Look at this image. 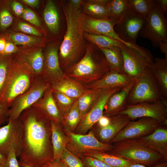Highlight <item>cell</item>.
<instances>
[{
  "mask_svg": "<svg viewBox=\"0 0 167 167\" xmlns=\"http://www.w3.org/2000/svg\"><path fill=\"white\" fill-rule=\"evenodd\" d=\"M42 46L21 49L13 55L19 62L28 68L36 77L41 75L44 65V51Z\"/></svg>",
  "mask_w": 167,
  "mask_h": 167,
  "instance_id": "obj_17",
  "label": "cell"
},
{
  "mask_svg": "<svg viewBox=\"0 0 167 167\" xmlns=\"http://www.w3.org/2000/svg\"><path fill=\"white\" fill-rule=\"evenodd\" d=\"M82 7L83 12L89 16L96 19L109 20L107 6L84 0Z\"/></svg>",
  "mask_w": 167,
  "mask_h": 167,
  "instance_id": "obj_34",
  "label": "cell"
},
{
  "mask_svg": "<svg viewBox=\"0 0 167 167\" xmlns=\"http://www.w3.org/2000/svg\"><path fill=\"white\" fill-rule=\"evenodd\" d=\"M164 99L150 67L136 80L131 91L126 105L144 102H154Z\"/></svg>",
  "mask_w": 167,
  "mask_h": 167,
  "instance_id": "obj_6",
  "label": "cell"
},
{
  "mask_svg": "<svg viewBox=\"0 0 167 167\" xmlns=\"http://www.w3.org/2000/svg\"><path fill=\"white\" fill-rule=\"evenodd\" d=\"M134 80H135L132 79L124 73L110 70L100 79L85 85V86L87 88L90 89L122 88Z\"/></svg>",
  "mask_w": 167,
  "mask_h": 167,
  "instance_id": "obj_21",
  "label": "cell"
},
{
  "mask_svg": "<svg viewBox=\"0 0 167 167\" xmlns=\"http://www.w3.org/2000/svg\"><path fill=\"white\" fill-rule=\"evenodd\" d=\"M50 85L41 75L37 77L30 88L13 100L9 109L8 119L12 120H18L24 110L32 106L42 97Z\"/></svg>",
  "mask_w": 167,
  "mask_h": 167,
  "instance_id": "obj_9",
  "label": "cell"
},
{
  "mask_svg": "<svg viewBox=\"0 0 167 167\" xmlns=\"http://www.w3.org/2000/svg\"><path fill=\"white\" fill-rule=\"evenodd\" d=\"M19 162L21 167H37L20 161Z\"/></svg>",
  "mask_w": 167,
  "mask_h": 167,
  "instance_id": "obj_57",
  "label": "cell"
},
{
  "mask_svg": "<svg viewBox=\"0 0 167 167\" xmlns=\"http://www.w3.org/2000/svg\"><path fill=\"white\" fill-rule=\"evenodd\" d=\"M146 18L136 13L128 6L115 25L114 29L119 38L128 43H136Z\"/></svg>",
  "mask_w": 167,
  "mask_h": 167,
  "instance_id": "obj_11",
  "label": "cell"
},
{
  "mask_svg": "<svg viewBox=\"0 0 167 167\" xmlns=\"http://www.w3.org/2000/svg\"><path fill=\"white\" fill-rule=\"evenodd\" d=\"M84 167H112L94 157L84 156L81 159Z\"/></svg>",
  "mask_w": 167,
  "mask_h": 167,
  "instance_id": "obj_42",
  "label": "cell"
},
{
  "mask_svg": "<svg viewBox=\"0 0 167 167\" xmlns=\"http://www.w3.org/2000/svg\"><path fill=\"white\" fill-rule=\"evenodd\" d=\"M52 91L54 101L62 115L71 108L77 99L71 98L58 91Z\"/></svg>",
  "mask_w": 167,
  "mask_h": 167,
  "instance_id": "obj_37",
  "label": "cell"
},
{
  "mask_svg": "<svg viewBox=\"0 0 167 167\" xmlns=\"http://www.w3.org/2000/svg\"><path fill=\"white\" fill-rule=\"evenodd\" d=\"M59 46L56 43L50 44L44 51L43 67L41 75L50 84L58 80L64 74L59 62Z\"/></svg>",
  "mask_w": 167,
  "mask_h": 167,
  "instance_id": "obj_16",
  "label": "cell"
},
{
  "mask_svg": "<svg viewBox=\"0 0 167 167\" xmlns=\"http://www.w3.org/2000/svg\"></svg>",
  "mask_w": 167,
  "mask_h": 167,
  "instance_id": "obj_60",
  "label": "cell"
},
{
  "mask_svg": "<svg viewBox=\"0 0 167 167\" xmlns=\"http://www.w3.org/2000/svg\"><path fill=\"white\" fill-rule=\"evenodd\" d=\"M101 90L92 89L77 99L78 107L81 118L89 111L94 104L99 96Z\"/></svg>",
  "mask_w": 167,
  "mask_h": 167,
  "instance_id": "obj_32",
  "label": "cell"
},
{
  "mask_svg": "<svg viewBox=\"0 0 167 167\" xmlns=\"http://www.w3.org/2000/svg\"><path fill=\"white\" fill-rule=\"evenodd\" d=\"M0 167H3V165L0 164Z\"/></svg>",
  "mask_w": 167,
  "mask_h": 167,
  "instance_id": "obj_59",
  "label": "cell"
},
{
  "mask_svg": "<svg viewBox=\"0 0 167 167\" xmlns=\"http://www.w3.org/2000/svg\"><path fill=\"white\" fill-rule=\"evenodd\" d=\"M62 129L68 138L66 148L81 159L84 153L87 151L96 150L109 152L112 148V144L104 143L100 141L91 130L88 133L84 135L76 134Z\"/></svg>",
  "mask_w": 167,
  "mask_h": 167,
  "instance_id": "obj_8",
  "label": "cell"
},
{
  "mask_svg": "<svg viewBox=\"0 0 167 167\" xmlns=\"http://www.w3.org/2000/svg\"><path fill=\"white\" fill-rule=\"evenodd\" d=\"M53 160L59 161L68 143L67 136L61 125L51 122Z\"/></svg>",
  "mask_w": 167,
  "mask_h": 167,
  "instance_id": "obj_25",
  "label": "cell"
},
{
  "mask_svg": "<svg viewBox=\"0 0 167 167\" xmlns=\"http://www.w3.org/2000/svg\"><path fill=\"white\" fill-rule=\"evenodd\" d=\"M23 18L31 24L37 27L41 26V23L35 13L29 8L24 9L22 15Z\"/></svg>",
  "mask_w": 167,
  "mask_h": 167,
  "instance_id": "obj_43",
  "label": "cell"
},
{
  "mask_svg": "<svg viewBox=\"0 0 167 167\" xmlns=\"http://www.w3.org/2000/svg\"><path fill=\"white\" fill-rule=\"evenodd\" d=\"M53 90L61 92L72 98L77 99L92 89L87 88L85 85L66 75L50 84Z\"/></svg>",
  "mask_w": 167,
  "mask_h": 167,
  "instance_id": "obj_19",
  "label": "cell"
},
{
  "mask_svg": "<svg viewBox=\"0 0 167 167\" xmlns=\"http://www.w3.org/2000/svg\"><path fill=\"white\" fill-rule=\"evenodd\" d=\"M128 6L126 0H109L107 6L108 19L118 21Z\"/></svg>",
  "mask_w": 167,
  "mask_h": 167,
  "instance_id": "obj_35",
  "label": "cell"
},
{
  "mask_svg": "<svg viewBox=\"0 0 167 167\" xmlns=\"http://www.w3.org/2000/svg\"><path fill=\"white\" fill-rule=\"evenodd\" d=\"M22 1L32 7H37L39 3V1L38 0H23Z\"/></svg>",
  "mask_w": 167,
  "mask_h": 167,
  "instance_id": "obj_53",
  "label": "cell"
},
{
  "mask_svg": "<svg viewBox=\"0 0 167 167\" xmlns=\"http://www.w3.org/2000/svg\"><path fill=\"white\" fill-rule=\"evenodd\" d=\"M150 68L163 97L167 99V59L159 57L155 58Z\"/></svg>",
  "mask_w": 167,
  "mask_h": 167,
  "instance_id": "obj_26",
  "label": "cell"
},
{
  "mask_svg": "<svg viewBox=\"0 0 167 167\" xmlns=\"http://www.w3.org/2000/svg\"><path fill=\"white\" fill-rule=\"evenodd\" d=\"M8 111L9 109L0 103V125L5 123L8 118Z\"/></svg>",
  "mask_w": 167,
  "mask_h": 167,
  "instance_id": "obj_47",
  "label": "cell"
},
{
  "mask_svg": "<svg viewBox=\"0 0 167 167\" xmlns=\"http://www.w3.org/2000/svg\"><path fill=\"white\" fill-rule=\"evenodd\" d=\"M40 167H64L59 161L53 159L45 164Z\"/></svg>",
  "mask_w": 167,
  "mask_h": 167,
  "instance_id": "obj_51",
  "label": "cell"
},
{
  "mask_svg": "<svg viewBox=\"0 0 167 167\" xmlns=\"http://www.w3.org/2000/svg\"><path fill=\"white\" fill-rule=\"evenodd\" d=\"M78 21L84 32L105 36L118 40L125 45L128 44L122 41L115 31L114 27L118 21L96 19L81 12L76 11Z\"/></svg>",
  "mask_w": 167,
  "mask_h": 167,
  "instance_id": "obj_12",
  "label": "cell"
},
{
  "mask_svg": "<svg viewBox=\"0 0 167 167\" xmlns=\"http://www.w3.org/2000/svg\"><path fill=\"white\" fill-rule=\"evenodd\" d=\"M32 106L39 109L51 122L61 125L62 115L54 101L50 85L42 97Z\"/></svg>",
  "mask_w": 167,
  "mask_h": 167,
  "instance_id": "obj_22",
  "label": "cell"
},
{
  "mask_svg": "<svg viewBox=\"0 0 167 167\" xmlns=\"http://www.w3.org/2000/svg\"><path fill=\"white\" fill-rule=\"evenodd\" d=\"M11 7L13 11L17 15H22L24 9L21 3L17 1H14L11 4Z\"/></svg>",
  "mask_w": 167,
  "mask_h": 167,
  "instance_id": "obj_46",
  "label": "cell"
},
{
  "mask_svg": "<svg viewBox=\"0 0 167 167\" xmlns=\"http://www.w3.org/2000/svg\"><path fill=\"white\" fill-rule=\"evenodd\" d=\"M110 121V117L103 115L94 125L100 127H105L109 125Z\"/></svg>",
  "mask_w": 167,
  "mask_h": 167,
  "instance_id": "obj_48",
  "label": "cell"
},
{
  "mask_svg": "<svg viewBox=\"0 0 167 167\" xmlns=\"http://www.w3.org/2000/svg\"><path fill=\"white\" fill-rule=\"evenodd\" d=\"M13 58V55L0 54V96Z\"/></svg>",
  "mask_w": 167,
  "mask_h": 167,
  "instance_id": "obj_38",
  "label": "cell"
},
{
  "mask_svg": "<svg viewBox=\"0 0 167 167\" xmlns=\"http://www.w3.org/2000/svg\"><path fill=\"white\" fill-rule=\"evenodd\" d=\"M129 167H167V163L166 161H164L151 167H147L139 164H133Z\"/></svg>",
  "mask_w": 167,
  "mask_h": 167,
  "instance_id": "obj_52",
  "label": "cell"
},
{
  "mask_svg": "<svg viewBox=\"0 0 167 167\" xmlns=\"http://www.w3.org/2000/svg\"><path fill=\"white\" fill-rule=\"evenodd\" d=\"M83 1L82 0H70L67 2L75 10L77 11L82 7Z\"/></svg>",
  "mask_w": 167,
  "mask_h": 167,
  "instance_id": "obj_50",
  "label": "cell"
},
{
  "mask_svg": "<svg viewBox=\"0 0 167 167\" xmlns=\"http://www.w3.org/2000/svg\"><path fill=\"white\" fill-rule=\"evenodd\" d=\"M63 9L66 22V30L60 45L58 58L62 70L79 61L84 55L86 44L83 33L79 25L76 11L67 2Z\"/></svg>",
  "mask_w": 167,
  "mask_h": 167,
  "instance_id": "obj_2",
  "label": "cell"
},
{
  "mask_svg": "<svg viewBox=\"0 0 167 167\" xmlns=\"http://www.w3.org/2000/svg\"><path fill=\"white\" fill-rule=\"evenodd\" d=\"M87 1L101 5L104 6H107L109 0H87Z\"/></svg>",
  "mask_w": 167,
  "mask_h": 167,
  "instance_id": "obj_56",
  "label": "cell"
},
{
  "mask_svg": "<svg viewBox=\"0 0 167 167\" xmlns=\"http://www.w3.org/2000/svg\"><path fill=\"white\" fill-rule=\"evenodd\" d=\"M154 1L155 5L146 18L139 36L149 40L153 46L157 47L161 42L167 43V20Z\"/></svg>",
  "mask_w": 167,
  "mask_h": 167,
  "instance_id": "obj_7",
  "label": "cell"
},
{
  "mask_svg": "<svg viewBox=\"0 0 167 167\" xmlns=\"http://www.w3.org/2000/svg\"><path fill=\"white\" fill-rule=\"evenodd\" d=\"M120 48L124 73L133 79L138 80L151 64L135 49L125 45Z\"/></svg>",
  "mask_w": 167,
  "mask_h": 167,
  "instance_id": "obj_15",
  "label": "cell"
},
{
  "mask_svg": "<svg viewBox=\"0 0 167 167\" xmlns=\"http://www.w3.org/2000/svg\"><path fill=\"white\" fill-rule=\"evenodd\" d=\"M20 50L13 42L6 40L5 46L2 55H14Z\"/></svg>",
  "mask_w": 167,
  "mask_h": 167,
  "instance_id": "obj_45",
  "label": "cell"
},
{
  "mask_svg": "<svg viewBox=\"0 0 167 167\" xmlns=\"http://www.w3.org/2000/svg\"><path fill=\"white\" fill-rule=\"evenodd\" d=\"M129 6L137 14L146 18L155 5L154 0H126Z\"/></svg>",
  "mask_w": 167,
  "mask_h": 167,
  "instance_id": "obj_36",
  "label": "cell"
},
{
  "mask_svg": "<svg viewBox=\"0 0 167 167\" xmlns=\"http://www.w3.org/2000/svg\"><path fill=\"white\" fill-rule=\"evenodd\" d=\"M99 48L103 54L110 70L124 73L121 48L118 47L108 48Z\"/></svg>",
  "mask_w": 167,
  "mask_h": 167,
  "instance_id": "obj_29",
  "label": "cell"
},
{
  "mask_svg": "<svg viewBox=\"0 0 167 167\" xmlns=\"http://www.w3.org/2000/svg\"><path fill=\"white\" fill-rule=\"evenodd\" d=\"M138 139L146 146L158 152L166 161L167 129L166 128L161 126L149 134Z\"/></svg>",
  "mask_w": 167,
  "mask_h": 167,
  "instance_id": "obj_23",
  "label": "cell"
},
{
  "mask_svg": "<svg viewBox=\"0 0 167 167\" xmlns=\"http://www.w3.org/2000/svg\"><path fill=\"white\" fill-rule=\"evenodd\" d=\"M36 77L28 68L13 58L0 96V103L9 109L14 99L29 89Z\"/></svg>",
  "mask_w": 167,
  "mask_h": 167,
  "instance_id": "obj_4",
  "label": "cell"
},
{
  "mask_svg": "<svg viewBox=\"0 0 167 167\" xmlns=\"http://www.w3.org/2000/svg\"><path fill=\"white\" fill-rule=\"evenodd\" d=\"M83 36L85 39L99 48H108L118 47L121 48L125 45L118 40L103 35L84 32Z\"/></svg>",
  "mask_w": 167,
  "mask_h": 167,
  "instance_id": "obj_33",
  "label": "cell"
},
{
  "mask_svg": "<svg viewBox=\"0 0 167 167\" xmlns=\"http://www.w3.org/2000/svg\"><path fill=\"white\" fill-rule=\"evenodd\" d=\"M6 159V157L0 152V164L3 165Z\"/></svg>",
  "mask_w": 167,
  "mask_h": 167,
  "instance_id": "obj_58",
  "label": "cell"
},
{
  "mask_svg": "<svg viewBox=\"0 0 167 167\" xmlns=\"http://www.w3.org/2000/svg\"><path fill=\"white\" fill-rule=\"evenodd\" d=\"M19 30L25 33L34 36L44 37V34L34 27L24 22H20L17 24Z\"/></svg>",
  "mask_w": 167,
  "mask_h": 167,
  "instance_id": "obj_41",
  "label": "cell"
},
{
  "mask_svg": "<svg viewBox=\"0 0 167 167\" xmlns=\"http://www.w3.org/2000/svg\"><path fill=\"white\" fill-rule=\"evenodd\" d=\"M118 114L126 115L131 120L138 118H151L166 125L167 99L154 102L126 105Z\"/></svg>",
  "mask_w": 167,
  "mask_h": 167,
  "instance_id": "obj_10",
  "label": "cell"
},
{
  "mask_svg": "<svg viewBox=\"0 0 167 167\" xmlns=\"http://www.w3.org/2000/svg\"><path fill=\"white\" fill-rule=\"evenodd\" d=\"M83 156L94 157L112 167H129L131 165L134 164L129 160L108 152L96 150L87 151L84 153Z\"/></svg>",
  "mask_w": 167,
  "mask_h": 167,
  "instance_id": "obj_28",
  "label": "cell"
},
{
  "mask_svg": "<svg viewBox=\"0 0 167 167\" xmlns=\"http://www.w3.org/2000/svg\"><path fill=\"white\" fill-rule=\"evenodd\" d=\"M6 40V38L0 35V54L2 55L4 49Z\"/></svg>",
  "mask_w": 167,
  "mask_h": 167,
  "instance_id": "obj_55",
  "label": "cell"
},
{
  "mask_svg": "<svg viewBox=\"0 0 167 167\" xmlns=\"http://www.w3.org/2000/svg\"><path fill=\"white\" fill-rule=\"evenodd\" d=\"M121 88L101 89L97 100L89 111L82 118L74 133L84 135L88 133L103 115L105 105L109 97Z\"/></svg>",
  "mask_w": 167,
  "mask_h": 167,
  "instance_id": "obj_14",
  "label": "cell"
},
{
  "mask_svg": "<svg viewBox=\"0 0 167 167\" xmlns=\"http://www.w3.org/2000/svg\"><path fill=\"white\" fill-rule=\"evenodd\" d=\"M4 3L0 2V30L3 32L12 24L13 17Z\"/></svg>",
  "mask_w": 167,
  "mask_h": 167,
  "instance_id": "obj_40",
  "label": "cell"
},
{
  "mask_svg": "<svg viewBox=\"0 0 167 167\" xmlns=\"http://www.w3.org/2000/svg\"><path fill=\"white\" fill-rule=\"evenodd\" d=\"M17 156L15 149L12 148L6 156L3 167H21Z\"/></svg>",
  "mask_w": 167,
  "mask_h": 167,
  "instance_id": "obj_44",
  "label": "cell"
},
{
  "mask_svg": "<svg viewBox=\"0 0 167 167\" xmlns=\"http://www.w3.org/2000/svg\"><path fill=\"white\" fill-rule=\"evenodd\" d=\"M43 17L45 23L49 30L54 34L58 33L60 29L59 13L54 2H47L44 10Z\"/></svg>",
  "mask_w": 167,
  "mask_h": 167,
  "instance_id": "obj_30",
  "label": "cell"
},
{
  "mask_svg": "<svg viewBox=\"0 0 167 167\" xmlns=\"http://www.w3.org/2000/svg\"><path fill=\"white\" fill-rule=\"evenodd\" d=\"M136 81H133L109 97L104 107L103 115L111 117L118 114L124 109L129 94Z\"/></svg>",
  "mask_w": 167,
  "mask_h": 167,
  "instance_id": "obj_20",
  "label": "cell"
},
{
  "mask_svg": "<svg viewBox=\"0 0 167 167\" xmlns=\"http://www.w3.org/2000/svg\"><path fill=\"white\" fill-rule=\"evenodd\" d=\"M112 154L147 167L165 161L158 152L148 147L138 139H125L112 143Z\"/></svg>",
  "mask_w": 167,
  "mask_h": 167,
  "instance_id": "obj_5",
  "label": "cell"
},
{
  "mask_svg": "<svg viewBox=\"0 0 167 167\" xmlns=\"http://www.w3.org/2000/svg\"><path fill=\"white\" fill-rule=\"evenodd\" d=\"M59 162L64 167H84L82 160L66 148Z\"/></svg>",
  "mask_w": 167,
  "mask_h": 167,
  "instance_id": "obj_39",
  "label": "cell"
},
{
  "mask_svg": "<svg viewBox=\"0 0 167 167\" xmlns=\"http://www.w3.org/2000/svg\"><path fill=\"white\" fill-rule=\"evenodd\" d=\"M8 123L0 127V152L6 157L10 150H16L18 143V120L8 119Z\"/></svg>",
  "mask_w": 167,
  "mask_h": 167,
  "instance_id": "obj_24",
  "label": "cell"
},
{
  "mask_svg": "<svg viewBox=\"0 0 167 167\" xmlns=\"http://www.w3.org/2000/svg\"><path fill=\"white\" fill-rule=\"evenodd\" d=\"M1 35L6 40L13 42L15 45L22 46L24 49L36 46L44 47L47 41V40L45 37L29 35L20 32H11Z\"/></svg>",
  "mask_w": 167,
  "mask_h": 167,
  "instance_id": "obj_27",
  "label": "cell"
},
{
  "mask_svg": "<svg viewBox=\"0 0 167 167\" xmlns=\"http://www.w3.org/2000/svg\"><path fill=\"white\" fill-rule=\"evenodd\" d=\"M158 47L161 51L165 54V58L167 59V43L161 42L160 43Z\"/></svg>",
  "mask_w": 167,
  "mask_h": 167,
  "instance_id": "obj_54",
  "label": "cell"
},
{
  "mask_svg": "<svg viewBox=\"0 0 167 167\" xmlns=\"http://www.w3.org/2000/svg\"><path fill=\"white\" fill-rule=\"evenodd\" d=\"M110 118L109 123L107 126L100 127L94 125L90 129L96 138L103 143H110L115 136L131 120L127 116L122 114H118Z\"/></svg>",
  "mask_w": 167,
  "mask_h": 167,
  "instance_id": "obj_18",
  "label": "cell"
},
{
  "mask_svg": "<svg viewBox=\"0 0 167 167\" xmlns=\"http://www.w3.org/2000/svg\"><path fill=\"white\" fill-rule=\"evenodd\" d=\"M110 71L100 48L90 43L85 53L77 62L64 71L67 75L84 85L98 80Z\"/></svg>",
  "mask_w": 167,
  "mask_h": 167,
  "instance_id": "obj_3",
  "label": "cell"
},
{
  "mask_svg": "<svg viewBox=\"0 0 167 167\" xmlns=\"http://www.w3.org/2000/svg\"><path fill=\"white\" fill-rule=\"evenodd\" d=\"M81 118L77 99L69 110L62 115L61 126L63 129L74 132Z\"/></svg>",
  "mask_w": 167,
  "mask_h": 167,
  "instance_id": "obj_31",
  "label": "cell"
},
{
  "mask_svg": "<svg viewBox=\"0 0 167 167\" xmlns=\"http://www.w3.org/2000/svg\"><path fill=\"white\" fill-rule=\"evenodd\" d=\"M15 150L20 161L40 167L53 159L51 121L38 109L24 110L18 120Z\"/></svg>",
  "mask_w": 167,
  "mask_h": 167,
  "instance_id": "obj_1",
  "label": "cell"
},
{
  "mask_svg": "<svg viewBox=\"0 0 167 167\" xmlns=\"http://www.w3.org/2000/svg\"><path fill=\"white\" fill-rule=\"evenodd\" d=\"M162 125H165L149 118H140L136 121H131L115 136L110 143L125 139H137L146 136Z\"/></svg>",
  "mask_w": 167,
  "mask_h": 167,
  "instance_id": "obj_13",
  "label": "cell"
},
{
  "mask_svg": "<svg viewBox=\"0 0 167 167\" xmlns=\"http://www.w3.org/2000/svg\"><path fill=\"white\" fill-rule=\"evenodd\" d=\"M159 5L162 12L165 16L167 13V0H154Z\"/></svg>",
  "mask_w": 167,
  "mask_h": 167,
  "instance_id": "obj_49",
  "label": "cell"
}]
</instances>
